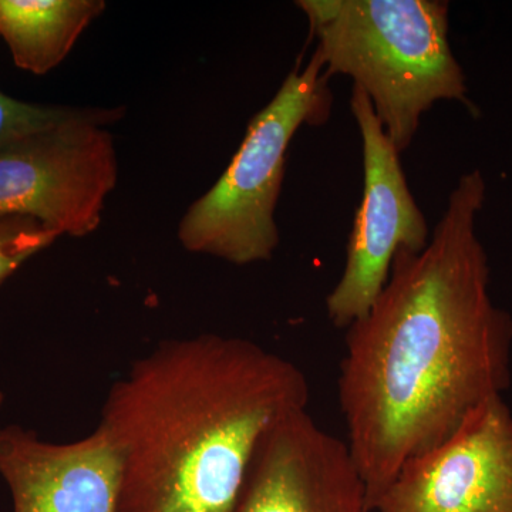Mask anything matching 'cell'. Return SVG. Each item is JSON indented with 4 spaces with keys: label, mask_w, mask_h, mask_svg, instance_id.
<instances>
[{
    "label": "cell",
    "mask_w": 512,
    "mask_h": 512,
    "mask_svg": "<svg viewBox=\"0 0 512 512\" xmlns=\"http://www.w3.org/2000/svg\"><path fill=\"white\" fill-rule=\"evenodd\" d=\"M82 110L25 103L0 92V148L43 128L62 123Z\"/></svg>",
    "instance_id": "7c38bea8"
},
{
    "label": "cell",
    "mask_w": 512,
    "mask_h": 512,
    "mask_svg": "<svg viewBox=\"0 0 512 512\" xmlns=\"http://www.w3.org/2000/svg\"><path fill=\"white\" fill-rule=\"evenodd\" d=\"M234 512L372 511L348 443L323 430L306 409L265 434Z\"/></svg>",
    "instance_id": "ba28073f"
},
{
    "label": "cell",
    "mask_w": 512,
    "mask_h": 512,
    "mask_svg": "<svg viewBox=\"0 0 512 512\" xmlns=\"http://www.w3.org/2000/svg\"><path fill=\"white\" fill-rule=\"evenodd\" d=\"M485 200L481 170L461 175L427 247L399 251L383 291L346 329L339 406L372 512L407 461L510 387L512 316L493 301L477 234Z\"/></svg>",
    "instance_id": "6da1fadb"
},
{
    "label": "cell",
    "mask_w": 512,
    "mask_h": 512,
    "mask_svg": "<svg viewBox=\"0 0 512 512\" xmlns=\"http://www.w3.org/2000/svg\"><path fill=\"white\" fill-rule=\"evenodd\" d=\"M123 114L83 109L0 148V215L33 218L59 237L96 231L119 175L114 138L104 126Z\"/></svg>",
    "instance_id": "5b68a950"
},
{
    "label": "cell",
    "mask_w": 512,
    "mask_h": 512,
    "mask_svg": "<svg viewBox=\"0 0 512 512\" xmlns=\"http://www.w3.org/2000/svg\"><path fill=\"white\" fill-rule=\"evenodd\" d=\"M330 77L313 53L295 67L274 99L251 120L241 147L207 194L185 212L178 239L187 251L249 265L269 261L279 245L276 204L286 156L299 128L328 121Z\"/></svg>",
    "instance_id": "277c9868"
},
{
    "label": "cell",
    "mask_w": 512,
    "mask_h": 512,
    "mask_svg": "<svg viewBox=\"0 0 512 512\" xmlns=\"http://www.w3.org/2000/svg\"><path fill=\"white\" fill-rule=\"evenodd\" d=\"M59 235L22 215H0V284Z\"/></svg>",
    "instance_id": "8fae6325"
},
{
    "label": "cell",
    "mask_w": 512,
    "mask_h": 512,
    "mask_svg": "<svg viewBox=\"0 0 512 512\" xmlns=\"http://www.w3.org/2000/svg\"><path fill=\"white\" fill-rule=\"evenodd\" d=\"M0 477L13 512H117L121 461L106 431L49 443L20 426L0 427Z\"/></svg>",
    "instance_id": "9c48e42d"
},
{
    "label": "cell",
    "mask_w": 512,
    "mask_h": 512,
    "mask_svg": "<svg viewBox=\"0 0 512 512\" xmlns=\"http://www.w3.org/2000/svg\"><path fill=\"white\" fill-rule=\"evenodd\" d=\"M309 399L305 373L252 340H165L101 409L121 461L117 512H234L256 447Z\"/></svg>",
    "instance_id": "7a4b0ae2"
},
{
    "label": "cell",
    "mask_w": 512,
    "mask_h": 512,
    "mask_svg": "<svg viewBox=\"0 0 512 512\" xmlns=\"http://www.w3.org/2000/svg\"><path fill=\"white\" fill-rule=\"evenodd\" d=\"M103 0H0V37L19 69L37 76L66 59Z\"/></svg>",
    "instance_id": "30bf717a"
},
{
    "label": "cell",
    "mask_w": 512,
    "mask_h": 512,
    "mask_svg": "<svg viewBox=\"0 0 512 512\" xmlns=\"http://www.w3.org/2000/svg\"><path fill=\"white\" fill-rule=\"evenodd\" d=\"M350 110L362 137L363 194L349 235L346 264L326 298L336 328L348 329L365 316L389 281L402 249L429 244V222L407 184L400 151L384 130L365 92L353 86Z\"/></svg>",
    "instance_id": "8992f818"
},
{
    "label": "cell",
    "mask_w": 512,
    "mask_h": 512,
    "mask_svg": "<svg viewBox=\"0 0 512 512\" xmlns=\"http://www.w3.org/2000/svg\"><path fill=\"white\" fill-rule=\"evenodd\" d=\"M373 512H512V413L503 396L407 461Z\"/></svg>",
    "instance_id": "52a82bcc"
},
{
    "label": "cell",
    "mask_w": 512,
    "mask_h": 512,
    "mask_svg": "<svg viewBox=\"0 0 512 512\" xmlns=\"http://www.w3.org/2000/svg\"><path fill=\"white\" fill-rule=\"evenodd\" d=\"M329 77L365 92L394 146H412L439 101L468 104L466 73L450 45L444 0H298Z\"/></svg>",
    "instance_id": "3957f363"
}]
</instances>
